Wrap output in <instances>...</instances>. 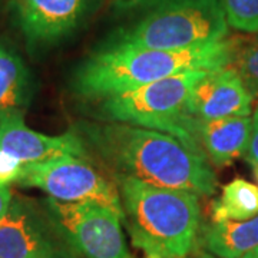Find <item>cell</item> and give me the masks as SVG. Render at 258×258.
Returning <instances> with one entry per match:
<instances>
[{"instance_id":"obj_1","label":"cell","mask_w":258,"mask_h":258,"mask_svg":"<svg viewBox=\"0 0 258 258\" xmlns=\"http://www.w3.org/2000/svg\"><path fill=\"white\" fill-rule=\"evenodd\" d=\"M75 134L113 175L135 178L158 188L210 197L218 179L203 149L174 135L118 122H79Z\"/></svg>"},{"instance_id":"obj_2","label":"cell","mask_w":258,"mask_h":258,"mask_svg":"<svg viewBox=\"0 0 258 258\" xmlns=\"http://www.w3.org/2000/svg\"><path fill=\"white\" fill-rule=\"evenodd\" d=\"M240 46L235 39L169 50L101 46L76 68L71 86L79 98L98 102L186 71L212 72L232 66Z\"/></svg>"},{"instance_id":"obj_3","label":"cell","mask_w":258,"mask_h":258,"mask_svg":"<svg viewBox=\"0 0 258 258\" xmlns=\"http://www.w3.org/2000/svg\"><path fill=\"white\" fill-rule=\"evenodd\" d=\"M134 247L148 258H185L198 238L200 197L113 175Z\"/></svg>"},{"instance_id":"obj_4","label":"cell","mask_w":258,"mask_h":258,"mask_svg":"<svg viewBox=\"0 0 258 258\" xmlns=\"http://www.w3.org/2000/svg\"><path fill=\"white\" fill-rule=\"evenodd\" d=\"M139 16L118 29L102 46L189 49L227 39L220 0H147Z\"/></svg>"},{"instance_id":"obj_5","label":"cell","mask_w":258,"mask_h":258,"mask_svg":"<svg viewBox=\"0 0 258 258\" xmlns=\"http://www.w3.org/2000/svg\"><path fill=\"white\" fill-rule=\"evenodd\" d=\"M208 71H186L138 89L98 101L93 116L102 122H118L174 135L189 147L203 149L194 138V116L186 101ZM204 151V149H203Z\"/></svg>"},{"instance_id":"obj_6","label":"cell","mask_w":258,"mask_h":258,"mask_svg":"<svg viewBox=\"0 0 258 258\" xmlns=\"http://www.w3.org/2000/svg\"><path fill=\"white\" fill-rule=\"evenodd\" d=\"M18 184L26 188H37L56 201L106 207L119 214L123 220L116 184L102 175L86 158L66 155L26 164Z\"/></svg>"},{"instance_id":"obj_7","label":"cell","mask_w":258,"mask_h":258,"mask_svg":"<svg viewBox=\"0 0 258 258\" xmlns=\"http://www.w3.org/2000/svg\"><path fill=\"white\" fill-rule=\"evenodd\" d=\"M46 210L75 252L83 258H134L122 231V217L96 204H71L49 198Z\"/></svg>"},{"instance_id":"obj_8","label":"cell","mask_w":258,"mask_h":258,"mask_svg":"<svg viewBox=\"0 0 258 258\" xmlns=\"http://www.w3.org/2000/svg\"><path fill=\"white\" fill-rule=\"evenodd\" d=\"M43 201L13 197L0 218V258H75Z\"/></svg>"},{"instance_id":"obj_9","label":"cell","mask_w":258,"mask_h":258,"mask_svg":"<svg viewBox=\"0 0 258 258\" xmlns=\"http://www.w3.org/2000/svg\"><path fill=\"white\" fill-rule=\"evenodd\" d=\"M89 0H13L18 25L29 49L53 46L79 26Z\"/></svg>"},{"instance_id":"obj_10","label":"cell","mask_w":258,"mask_h":258,"mask_svg":"<svg viewBox=\"0 0 258 258\" xmlns=\"http://www.w3.org/2000/svg\"><path fill=\"white\" fill-rule=\"evenodd\" d=\"M0 149L25 165L66 155L88 157L82 139L74 131L62 135L37 132L26 125L23 112H8L0 115Z\"/></svg>"},{"instance_id":"obj_11","label":"cell","mask_w":258,"mask_h":258,"mask_svg":"<svg viewBox=\"0 0 258 258\" xmlns=\"http://www.w3.org/2000/svg\"><path fill=\"white\" fill-rule=\"evenodd\" d=\"M254 95L232 66L212 71L200 79L186 101V112L197 119L249 116Z\"/></svg>"},{"instance_id":"obj_12","label":"cell","mask_w":258,"mask_h":258,"mask_svg":"<svg viewBox=\"0 0 258 258\" xmlns=\"http://www.w3.org/2000/svg\"><path fill=\"white\" fill-rule=\"evenodd\" d=\"M252 120L249 116L194 119V138L215 166H227L247 154Z\"/></svg>"},{"instance_id":"obj_13","label":"cell","mask_w":258,"mask_h":258,"mask_svg":"<svg viewBox=\"0 0 258 258\" xmlns=\"http://www.w3.org/2000/svg\"><path fill=\"white\" fill-rule=\"evenodd\" d=\"M207 252L218 258H242L258 248V215L247 221H211L203 231Z\"/></svg>"},{"instance_id":"obj_14","label":"cell","mask_w":258,"mask_h":258,"mask_svg":"<svg viewBox=\"0 0 258 258\" xmlns=\"http://www.w3.org/2000/svg\"><path fill=\"white\" fill-rule=\"evenodd\" d=\"M32 78L15 47L0 42V115L23 112L32 98Z\"/></svg>"},{"instance_id":"obj_15","label":"cell","mask_w":258,"mask_h":258,"mask_svg":"<svg viewBox=\"0 0 258 258\" xmlns=\"http://www.w3.org/2000/svg\"><path fill=\"white\" fill-rule=\"evenodd\" d=\"M211 221H247L258 215V186L235 178L222 188L221 197L211 203Z\"/></svg>"},{"instance_id":"obj_16","label":"cell","mask_w":258,"mask_h":258,"mask_svg":"<svg viewBox=\"0 0 258 258\" xmlns=\"http://www.w3.org/2000/svg\"><path fill=\"white\" fill-rule=\"evenodd\" d=\"M228 26L245 33H258V0H220Z\"/></svg>"},{"instance_id":"obj_17","label":"cell","mask_w":258,"mask_h":258,"mask_svg":"<svg viewBox=\"0 0 258 258\" xmlns=\"http://www.w3.org/2000/svg\"><path fill=\"white\" fill-rule=\"evenodd\" d=\"M235 69L242 78L247 89L254 96L258 95V33L247 43L241 45L235 57Z\"/></svg>"},{"instance_id":"obj_18","label":"cell","mask_w":258,"mask_h":258,"mask_svg":"<svg viewBox=\"0 0 258 258\" xmlns=\"http://www.w3.org/2000/svg\"><path fill=\"white\" fill-rule=\"evenodd\" d=\"M23 168L25 164L0 149V188H9L10 184H18Z\"/></svg>"},{"instance_id":"obj_19","label":"cell","mask_w":258,"mask_h":258,"mask_svg":"<svg viewBox=\"0 0 258 258\" xmlns=\"http://www.w3.org/2000/svg\"><path fill=\"white\" fill-rule=\"evenodd\" d=\"M251 120H252V129H251V139H249V145L245 158L249 164H255V162H258V105L254 113H252Z\"/></svg>"},{"instance_id":"obj_20","label":"cell","mask_w":258,"mask_h":258,"mask_svg":"<svg viewBox=\"0 0 258 258\" xmlns=\"http://www.w3.org/2000/svg\"><path fill=\"white\" fill-rule=\"evenodd\" d=\"M13 195L9 188H0V218L6 214Z\"/></svg>"},{"instance_id":"obj_21","label":"cell","mask_w":258,"mask_h":258,"mask_svg":"<svg viewBox=\"0 0 258 258\" xmlns=\"http://www.w3.org/2000/svg\"><path fill=\"white\" fill-rule=\"evenodd\" d=\"M113 5L116 8H119L122 10H132L137 9L138 6H141L142 3H145L147 0H112Z\"/></svg>"},{"instance_id":"obj_22","label":"cell","mask_w":258,"mask_h":258,"mask_svg":"<svg viewBox=\"0 0 258 258\" xmlns=\"http://www.w3.org/2000/svg\"><path fill=\"white\" fill-rule=\"evenodd\" d=\"M242 258H258V248H255L254 251H251V252H248L247 255H244Z\"/></svg>"},{"instance_id":"obj_23","label":"cell","mask_w":258,"mask_h":258,"mask_svg":"<svg viewBox=\"0 0 258 258\" xmlns=\"http://www.w3.org/2000/svg\"><path fill=\"white\" fill-rule=\"evenodd\" d=\"M252 165V168H254V175H255V179H257L258 182V162H255V164H251Z\"/></svg>"},{"instance_id":"obj_24","label":"cell","mask_w":258,"mask_h":258,"mask_svg":"<svg viewBox=\"0 0 258 258\" xmlns=\"http://www.w3.org/2000/svg\"><path fill=\"white\" fill-rule=\"evenodd\" d=\"M198 258H218V257H214V255L208 254V252H203V254H200V257Z\"/></svg>"}]
</instances>
